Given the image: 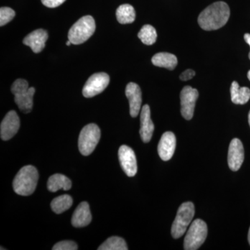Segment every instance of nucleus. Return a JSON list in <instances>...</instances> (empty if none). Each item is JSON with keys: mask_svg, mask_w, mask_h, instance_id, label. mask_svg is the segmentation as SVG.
<instances>
[{"mask_svg": "<svg viewBox=\"0 0 250 250\" xmlns=\"http://www.w3.org/2000/svg\"><path fill=\"white\" fill-rule=\"evenodd\" d=\"M230 9L224 1H216L210 4L199 16V25L205 31H213L224 27L228 22Z\"/></svg>", "mask_w": 250, "mask_h": 250, "instance_id": "f257e3e1", "label": "nucleus"}, {"mask_svg": "<svg viewBox=\"0 0 250 250\" xmlns=\"http://www.w3.org/2000/svg\"><path fill=\"white\" fill-rule=\"evenodd\" d=\"M39 179V172L34 166H24L14 178L13 182L14 191L18 195L29 196L35 191Z\"/></svg>", "mask_w": 250, "mask_h": 250, "instance_id": "f03ea898", "label": "nucleus"}, {"mask_svg": "<svg viewBox=\"0 0 250 250\" xmlns=\"http://www.w3.org/2000/svg\"><path fill=\"white\" fill-rule=\"evenodd\" d=\"M11 92L15 96V103L24 113L31 111L33 108V98L36 90L34 87L29 88L27 81L18 79L11 86Z\"/></svg>", "mask_w": 250, "mask_h": 250, "instance_id": "7ed1b4c3", "label": "nucleus"}, {"mask_svg": "<svg viewBox=\"0 0 250 250\" xmlns=\"http://www.w3.org/2000/svg\"><path fill=\"white\" fill-rule=\"evenodd\" d=\"M95 20L90 16H83L72 25L68 32V40L74 45H80L93 36L95 31Z\"/></svg>", "mask_w": 250, "mask_h": 250, "instance_id": "20e7f679", "label": "nucleus"}, {"mask_svg": "<svg viewBox=\"0 0 250 250\" xmlns=\"http://www.w3.org/2000/svg\"><path fill=\"white\" fill-rule=\"evenodd\" d=\"M195 215V207L190 202H184L179 207L172 223L171 233L175 239L183 236Z\"/></svg>", "mask_w": 250, "mask_h": 250, "instance_id": "39448f33", "label": "nucleus"}, {"mask_svg": "<svg viewBox=\"0 0 250 250\" xmlns=\"http://www.w3.org/2000/svg\"><path fill=\"white\" fill-rule=\"evenodd\" d=\"M208 233L207 224L201 219L194 220L184 238L186 250H196L205 243Z\"/></svg>", "mask_w": 250, "mask_h": 250, "instance_id": "423d86ee", "label": "nucleus"}, {"mask_svg": "<svg viewBox=\"0 0 250 250\" xmlns=\"http://www.w3.org/2000/svg\"><path fill=\"white\" fill-rule=\"evenodd\" d=\"M101 136V131L98 125H87L81 131L79 137V149L82 155L91 154L98 146Z\"/></svg>", "mask_w": 250, "mask_h": 250, "instance_id": "0eeeda50", "label": "nucleus"}, {"mask_svg": "<svg viewBox=\"0 0 250 250\" xmlns=\"http://www.w3.org/2000/svg\"><path fill=\"white\" fill-rule=\"evenodd\" d=\"M109 82L110 77L105 72L94 74L85 83L82 93L85 98H93L95 95L103 93L108 86Z\"/></svg>", "mask_w": 250, "mask_h": 250, "instance_id": "6e6552de", "label": "nucleus"}, {"mask_svg": "<svg viewBox=\"0 0 250 250\" xmlns=\"http://www.w3.org/2000/svg\"><path fill=\"white\" fill-rule=\"evenodd\" d=\"M198 97V90L188 85L184 87L181 91V113L187 121H190L193 117L195 104Z\"/></svg>", "mask_w": 250, "mask_h": 250, "instance_id": "1a4fd4ad", "label": "nucleus"}, {"mask_svg": "<svg viewBox=\"0 0 250 250\" xmlns=\"http://www.w3.org/2000/svg\"><path fill=\"white\" fill-rule=\"evenodd\" d=\"M118 156L122 168L128 177H134L137 173L138 166L136 154L131 147L122 146L118 150Z\"/></svg>", "mask_w": 250, "mask_h": 250, "instance_id": "9d476101", "label": "nucleus"}, {"mask_svg": "<svg viewBox=\"0 0 250 250\" xmlns=\"http://www.w3.org/2000/svg\"><path fill=\"white\" fill-rule=\"evenodd\" d=\"M21 126L19 116L15 111H9L0 126V136L3 141H9L17 134Z\"/></svg>", "mask_w": 250, "mask_h": 250, "instance_id": "9b49d317", "label": "nucleus"}, {"mask_svg": "<svg viewBox=\"0 0 250 250\" xmlns=\"http://www.w3.org/2000/svg\"><path fill=\"white\" fill-rule=\"evenodd\" d=\"M244 161V148L241 140L233 139L230 143L228 151V165L233 171L241 168Z\"/></svg>", "mask_w": 250, "mask_h": 250, "instance_id": "f8f14e48", "label": "nucleus"}, {"mask_svg": "<svg viewBox=\"0 0 250 250\" xmlns=\"http://www.w3.org/2000/svg\"><path fill=\"white\" fill-rule=\"evenodd\" d=\"M125 94L129 100L130 115L132 118H136L139 114L142 104V92L139 85L136 83H128L125 89Z\"/></svg>", "mask_w": 250, "mask_h": 250, "instance_id": "ddd939ff", "label": "nucleus"}, {"mask_svg": "<svg viewBox=\"0 0 250 250\" xmlns=\"http://www.w3.org/2000/svg\"><path fill=\"white\" fill-rule=\"evenodd\" d=\"M175 135L171 131L164 133L161 136L159 146L158 152L163 161H169L174 155L176 148Z\"/></svg>", "mask_w": 250, "mask_h": 250, "instance_id": "4468645a", "label": "nucleus"}, {"mask_svg": "<svg viewBox=\"0 0 250 250\" xmlns=\"http://www.w3.org/2000/svg\"><path fill=\"white\" fill-rule=\"evenodd\" d=\"M48 39L47 31L42 29H36L26 36L23 40L24 45L29 46L34 53H40Z\"/></svg>", "mask_w": 250, "mask_h": 250, "instance_id": "2eb2a0df", "label": "nucleus"}, {"mask_svg": "<svg viewBox=\"0 0 250 250\" xmlns=\"http://www.w3.org/2000/svg\"><path fill=\"white\" fill-rule=\"evenodd\" d=\"M154 125L151 119L150 108L149 105L143 106L141 113V129L140 135L144 143H149L154 133Z\"/></svg>", "mask_w": 250, "mask_h": 250, "instance_id": "dca6fc26", "label": "nucleus"}, {"mask_svg": "<svg viewBox=\"0 0 250 250\" xmlns=\"http://www.w3.org/2000/svg\"><path fill=\"white\" fill-rule=\"evenodd\" d=\"M92 220L88 202H83L77 207L72 218V225L75 228H83L89 225Z\"/></svg>", "mask_w": 250, "mask_h": 250, "instance_id": "f3484780", "label": "nucleus"}, {"mask_svg": "<svg viewBox=\"0 0 250 250\" xmlns=\"http://www.w3.org/2000/svg\"><path fill=\"white\" fill-rule=\"evenodd\" d=\"M71 181L63 174H53L49 177L48 181H47V189L50 192H57L61 189L68 190L71 188Z\"/></svg>", "mask_w": 250, "mask_h": 250, "instance_id": "a211bd4d", "label": "nucleus"}, {"mask_svg": "<svg viewBox=\"0 0 250 250\" xmlns=\"http://www.w3.org/2000/svg\"><path fill=\"white\" fill-rule=\"evenodd\" d=\"M152 62L155 66L165 67L168 70H172L177 65V57L174 54L167 52H160L155 54L152 57Z\"/></svg>", "mask_w": 250, "mask_h": 250, "instance_id": "6ab92c4d", "label": "nucleus"}, {"mask_svg": "<svg viewBox=\"0 0 250 250\" xmlns=\"http://www.w3.org/2000/svg\"><path fill=\"white\" fill-rule=\"evenodd\" d=\"M231 99L236 104H245L250 99V90L248 87H240L238 82H233L231 85Z\"/></svg>", "mask_w": 250, "mask_h": 250, "instance_id": "aec40b11", "label": "nucleus"}, {"mask_svg": "<svg viewBox=\"0 0 250 250\" xmlns=\"http://www.w3.org/2000/svg\"><path fill=\"white\" fill-rule=\"evenodd\" d=\"M116 18L121 24H130L136 19V11L131 5H121L116 10Z\"/></svg>", "mask_w": 250, "mask_h": 250, "instance_id": "412c9836", "label": "nucleus"}, {"mask_svg": "<svg viewBox=\"0 0 250 250\" xmlns=\"http://www.w3.org/2000/svg\"><path fill=\"white\" fill-rule=\"evenodd\" d=\"M73 200L68 195H62L54 198L51 202V208L54 213L61 214L72 207Z\"/></svg>", "mask_w": 250, "mask_h": 250, "instance_id": "4be33fe9", "label": "nucleus"}, {"mask_svg": "<svg viewBox=\"0 0 250 250\" xmlns=\"http://www.w3.org/2000/svg\"><path fill=\"white\" fill-rule=\"evenodd\" d=\"M138 37L141 39L145 45H152L155 43L157 39V33L155 28L149 24H146L141 28V31L138 34Z\"/></svg>", "mask_w": 250, "mask_h": 250, "instance_id": "5701e85b", "label": "nucleus"}, {"mask_svg": "<svg viewBox=\"0 0 250 250\" xmlns=\"http://www.w3.org/2000/svg\"><path fill=\"white\" fill-rule=\"evenodd\" d=\"M99 250H127L126 242L123 238L112 236L98 248Z\"/></svg>", "mask_w": 250, "mask_h": 250, "instance_id": "b1692460", "label": "nucleus"}, {"mask_svg": "<svg viewBox=\"0 0 250 250\" xmlns=\"http://www.w3.org/2000/svg\"><path fill=\"white\" fill-rule=\"evenodd\" d=\"M16 13L9 7H1L0 9V26L2 27L5 24L11 22L14 19Z\"/></svg>", "mask_w": 250, "mask_h": 250, "instance_id": "393cba45", "label": "nucleus"}, {"mask_svg": "<svg viewBox=\"0 0 250 250\" xmlns=\"http://www.w3.org/2000/svg\"><path fill=\"white\" fill-rule=\"evenodd\" d=\"M53 250H78V246L76 243L72 241H63L59 242L57 244L54 245Z\"/></svg>", "mask_w": 250, "mask_h": 250, "instance_id": "a878e982", "label": "nucleus"}, {"mask_svg": "<svg viewBox=\"0 0 250 250\" xmlns=\"http://www.w3.org/2000/svg\"><path fill=\"white\" fill-rule=\"evenodd\" d=\"M65 0H41L42 4L48 8H56L64 3Z\"/></svg>", "mask_w": 250, "mask_h": 250, "instance_id": "bb28decb", "label": "nucleus"}, {"mask_svg": "<svg viewBox=\"0 0 250 250\" xmlns=\"http://www.w3.org/2000/svg\"><path fill=\"white\" fill-rule=\"evenodd\" d=\"M195 75V72L192 69H188V70H185V71L182 72L180 75V80L182 81H188L191 80V79L193 78Z\"/></svg>", "mask_w": 250, "mask_h": 250, "instance_id": "cd10ccee", "label": "nucleus"}, {"mask_svg": "<svg viewBox=\"0 0 250 250\" xmlns=\"http://www.w3.org/2000/svg\"><path fill=\"white\" fill-rule=\"evenodd\" d=\"M245 41L250 45V34H246L244 35ZM249 59L250 60V52L249 54Z\"/></svg>", "mask_w": 250, "mask_h": 250, "instance_id": "c85d7f7f", "label": "nucleus"}, {"mask_svg": "<svg viewBox=\"0 0 250 250\" xmlns=\"http://www.w3.org/2000/svg\"><path fill=\"white\" fill-rule=\"evenodd\" d=\"M248 241H249V243L250 245V228L249 230V233H248Z\"/></svg>", "mask_w": 250, "mask_h": 250, "instance_id": "c756f323", "label": "nucleus"}, {"mask_svg": "<svg viewBox=\"0 0 250 250\" xmlns=\"http://www.w3.org/2000/svg\"><path fill=\"white\" fill-rule=\"evenodd\" d=\"M71 44H72V42H70V41H69V40H68V41H67L66 45H67V46H70V45H71Z\"/></svg>", "mask_w": 250, "mask_h": 250, "instance_id": "7c9ffc66", "label": "nucleus"}, {"mask_svg": "<svg viewBox=\"0 0 250 250\" xmlns=\"http://www.w3.org/2000/svg\"><path fill=\"white\" fill-rule=\"evenodd\" d=\"M248 78L250 81V70L248 72Z\"/></svg>", "mask_w": 250, "mask_h": 250, "instance_id": "2f4dec72", "label": "nucleus"}, {"mask_svg": "<svg viewBox=\"0 0 250 250\" xmlns=\"http://www.w3.org/2000/svg\"><path fill=\"white\" fill-rule=\"evenodd\" d=\"M248 121H249V124L250 126V111L249 112V115H248Z\"/></svg>", "mask_w": 250, "mask_h": 250, "instance_id": "473e14b6", "label": "nucleus"}]
</instances>
